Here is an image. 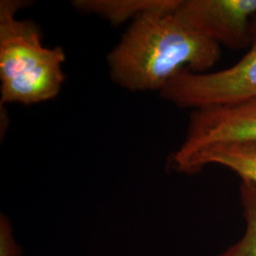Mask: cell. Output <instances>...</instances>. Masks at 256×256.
<instances>
[{"label":"cell","mask_w":256,"mask_h":256,"mask_svg":"<svg viewBox=\"0 0 256 256\" xmlns=\"http://www.w3.org/2000/svg\"><path fill=\"white\" fill-rule=\"evenodd\" d=\"M228 142L256 144V99L194 110L186 137L173 158Z\"/></svg>","instance_id":"cell-5"},{"label":"cell","mask_w":256,"mask_h":256,"mask_svg":"<svg viewBox=\"0 0 256 256\" xmlns=\"http://www.w3.org/2000/svg\"><path fill=\"white\" fill-rule=\"evenodd\" d=\"M176 171L196 174L209 164L222 165L256 185V144L228 142L203 148L191 155L173 158Z\"/></svg>","instance_id":"cell-6"},{"label":"cell","mask_w":256,"mask_h":256,"mask_svg":"<svg viewBox=\"0 0 256 256\" xmlns=\"http://www.w3.org/2000/svg\"><path fill=\"white\" fill-rule=\"evenodd\" d=\"M174 12L220 46L239 50L250 46L256 0H182Z\"/></svg>","instance_id":"cell-4"},{"label":"cell","mask_w":256,"mask_h":256,"mask_svg":"<svg viewBox=\"0 0 256 256\" xmlns=\"http://www.w3.org/2000/svg\"><path fill=\"white\" fill-rule=\"evenodd\" d=\"M22 2H0V102L34 104L55 98L62 88L61 48L43 45L34 23L16 18Z\"/></svg>","instance_id":"cell-2"},{"label":"cell","mask_w":256,"mask_h":256,"mask_svg":"<svg viewBox=\"0 0 256 256\" xmlns=\"http://www.w3.org/2000/svg\"><path fill=\"white\" fill-rule=\"evenodd\" d=\"M182 0H77L74 6L84 12L93 14L112 24L132 21L153 10H176Z\"/></svg>","instance_id":"cell-7"},{"label":"cell","mask_w":256,"mask_h":256,"mask_svg":"<svg viewBox=\"0 0 256 256\" xmlns=\"http://www.w3.org/2000/svg\"><path fill=\"white\" fill-rule=\"evenodd\" d=\"M220 46L174 10L148 12L133 20L108 57L112 80L130 92H160L182 70L207 72Z\"/></svg>","instance_id":"cell-1"},{"label":"cell","mask_w":256,"mask_h":256,"mask_svg":"<svg viewBox=\"0 0 256 256\" xmlns=\"http://www.w3.org/2000/svg\"><path fill=\"white\" fill-rule=\"evenodd\" d=\"M22 250L14 243L12 236V226L9 220L1 216L0 218V256H21Z\"/></svg>","instance_id":"cell-9"},{"label":"cell","mask_w":256,"mask_h":256,"mask_svg":"<svg viewBox=\"0 0 256 256\" xmlns=\"http://www.w3.org/2000/svg\"><path fill=\"white\" fill-rule=\"evenodd\" d=\"M240 198L246 220V232L236 244L220 256H256V185L242 180Z\"/></svg>","instance_id":"cell-8"},{"label":"cell","mask_w":256,"mask_h":256,"mask_svg":"<svg viewBox=\"0 0 256 256\" xmlns=\"http://www.w3.org/2000/svg\"><path fill=\"white\" fill-rule=\"evenodd\" d=\"M250 48L238 63L216 72H192L185 68L160 92L182 108L200 110L256 99V16Z\"/></svg>","instance_id":"cell-3"}]
</instances>
